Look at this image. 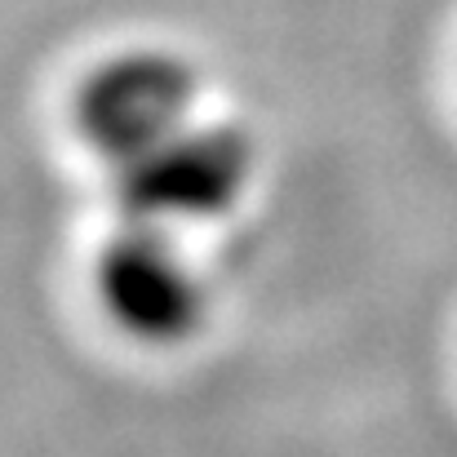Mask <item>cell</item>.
<instances>
[{"label": "cell", "mask_w": 457, "mask_h": 457, "mask_svg": "<svg viewBox=\"0 0 457 457\" xmlns=\"http://www.w3.org/2000/svg\"><path fill=\"white\" fill-rule=\"evenodd\" d=\"M258 173L253 134L231 120H195L134 164L112 169L120 218L152 227H195L231 213Z\"/></svg>", "instance_id": "6da1fadb"}, {"label": "cell", "mask_w": 457, "mask_h": 457, "mask_svg": "<svg viewBox=\"0 0 457 457\" xmlns=\"http://www.w3.org/2000/svg\"><path fill=\"white\" fill-rule=\"evenodd\" d=\"M200 120L195 67L160 45L107 54L76 89V134L107 169L134 164Z\"/></svg>", "instance_id": "7a4b0ae2"}, {"label": "cell", "mask_w": 457, "mask_h": 457, "mask_svg": "<svg viewBox=\"0 0 457 457\" xmlns=\"http://www.w3.org/2000/svg\"><path fill=\"white\" fill-rule=\"evenodd\" d=\"M94 294L103 315L143 346H178L200 333L209 289L191 262L182 231L120 218L94 258Z\"/></svg>", "instance_id": "3957f363"}]
</instances>
